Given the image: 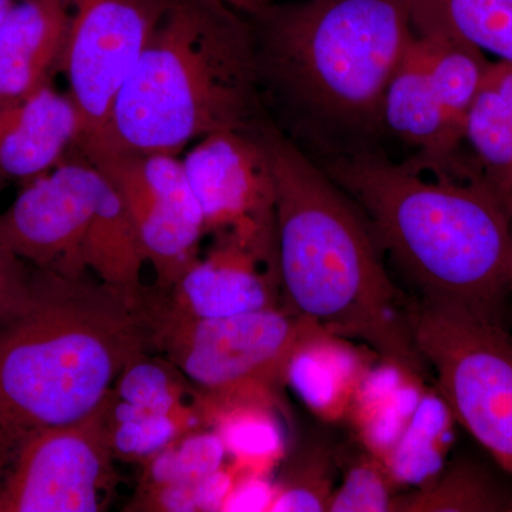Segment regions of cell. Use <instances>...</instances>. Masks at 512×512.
Here are the masks:
<instances>
[{
	"label": "cell",
	"mask_w": 512,
	"mask_h": 512,
	"mask_svg": "<svg viewBox=\"0 0 512 512\" xmlns=\"http://www.w3.org/2000/svg\"><path fill=\"white\" fill-rule=\"evenodd\" d=\"M247 19L212 0H173L121 86L106 134L83 156L174 154L266 119Z\"/></svg>",
	"instance_id": "obj_5"
},
{
	"label": "cell",
	"mask_w": 512,
	"mask_h": 512,
	"mask_svg": "<svg viewBox=\"0 0 512 512\" xmlns=\"http://www.w3.org/2000/svg\"><path fill=\"white\" fill-rule=\"evenodd\" d=\"M106 427L114 458L143 464L187 431L204 426L195 404L177 412H146L114 402L109 393Z\"/></svg>",
	"instance_id": "obj_22"
},
{
	"label": "cell",
	"mask_w": 512,
	"mask_h": 512,
	"mask_svg": "<svg viewBox=\"0 0 512 512\" xmlns=\"http://www.w3.org/2000/svg\"><path fill=\"white\" fill-rule=\"evenodd\" d=\"M332 494L328 458L309 456L293 464L284 480L275 484L269 512L328 511Z\"/></svg>",
	"instance_id": "obj_28"
},
{
	"label": "cell",
	"mask_w": 512,
	"mask_h": 512,
	"mask_svg": "<svg viewBox=\"0 0 512 512\" xmlns=\"http://www.w3.org/2000/svg\"><path fill=\"white\" fill-rule=\"evenodd\" d=\"M13 0H0V29H2L3 22L8 16L9 10L12 9Z\"/></svg>",
	"instance_id": "obj_32"
},
{
	"label": "cell",
	"mask_w": 512,
	"mask_h": 512,
	"mask_svg": "<svg viewBox=\"0 0 512 512\" xmlns=\"http://www.w3.org/2000/svg\"><path fill=\"white\" fill-rule=\"evenodd\" d=\"M151 350L147 316L86 276L37 269L0 328V476L26 441L96 412Z\"/></svg>",
	"instance_id": "obj_3"
},
{
	"label": "cell",
	"mask_w": 512,
	"mask_h": 512,
	"mask_svg": "<svg viewBox=\"0 0 512 512\" xmlns=\"http://www.w3.org/2000/svg\"><path fill=\"white\" fill-rule=\"evenodd\" d=\"M275 495V484L262 476L238 474L222 511H265L269 512Z\"/></svg>",
	"instance_id": "obj_30"
},
{
	"label": "cell",
	"mask_w": 512,
	"mask_h": 512,
	"mask_svg": "<svg viewBox=\"0 0 512 512\" xmlns=\"http://www.w3.org/2000/svg\"><path fill=\"white\" fill-rule=\"evenodd\" d=\"M67 36L59 72L82 114L77 150L106 134L121 86L146 49L173 0H63Z\"/></svg>",
	"instance_id": "obj_8"
},
{
	"label": "cell",
	"mask_w": 512,
	"mask_h": 512,
	"mask_svg": "<svg viewBox=\"0 0 512 512\" xmlns=\"http://www.w3.org/2000/svg\"><path fill=\"white\" fill-rule=\"evenodd\" d=\"M508 296H510V298H512V214H511L510 262H508Z\"/></svg>",
	"instance_id": "obj_33"
},
{
	"label": "cell",
	"mask_w": 512,
	"mask_h": 512,
	"mask_svg": "<svg viewBox=\"0 0 512 512\" xmlns=\"http://www.w3.org/2000/svg\"><path fill=\"white\" fill-rule=\"evenodd\" d=\"M397 511H512V497L484 468L457 461L419 493L400 495Z\"/></svg>",
	"instance_id": "obj_23"
},
{
	"label": "cell",
	"mask_w": 512,
	"mask_h": 512,
	"mask_svg": "<svg viewBox=\"0 0 512 512\" xmlns=\"http://www.w3.org/2000/svg\"><path fill=\"white\" fill-rule=\"evenodd\" d=\"M258 136L274 180L286 308L329 335L365 343L387 365L426 375L413 339V303L387 275L375 234L355 202L268 117Z\"/></svg>",
	"instance_id": "obj_2"
},
{
	"label": "cell",
	"mask_w": 512,
	"mask_h": 512,
	"mask_svg": "<svg viewBox=\"0 0 512 512\" xmlns=\"http://www.w3.org/2000/svg\"><path fill=\"white\" fill-rule=\"evenodd\" d=\"M247 19L268 119L313 163L384 153L387 87L416 30L404 0L275 2Z\"/></svg>",
	"instance_id": "obj_1"
},
{
	"label": "cell",
	"mask_w": 512,
	"mask_h": 512,
	"mask_svg": "<svg viewBox=\"0 0 512 512\" xmlns=\"http://www.w3.org/2000/svg\"><path fill=\"white\" fill-rule=\"evenodd\" d=\"M227 457L217 431L198 427L171 441L141 464L138 488L197 483L225 466Z\"/></svg>",
	"instance_id": "obj_25"
},
{
	"label": "cell",
	"mask_w": 512,
	"mask_h": 512,
	"mask_svg": "<svg viewBox=\"0 0 512 512\" xmlns=\"http://www.w3.org/2000/svg\"><path fill=\"white\" fill-rule=\"evenodd\" d=\"M106 400L70 426L36 434L0 476V512L103 511L116 485Z\"/></svg>",
	"instance_id": "obj_9"
},
{
	"label": "cell",
	"mask_w": 512,
	"mask_h": 512,
	"mask_svg": "<svg viewBox=\"0 0 512 512\" xmlns=\"http://www.w3.org/2000/svg\"><path fill=\"white\" fill-rule=\"evenodd\" d=\"M83 264L101 285L131 308L143 311L148 292L141 282V272L148 264L146 251L127 205L106 177L84 238Z\"/></svg>",
	"instance_id": "obj_18"
},
{
	"label": "cell",
	"mask_w": 512,
	"mask_h": 512,
	"mask_svg": "<svg viewBox=\"0 0 512 512\" xmlns=\"http://www.w3.org/2000/svg\"><path fill=\"white\" fill-rule=\"evenodd\" d=\"M237 478V470L231 463H227L197 483L137 488L136 497L128 505L127 511H222V505Z\"/></svg>",
	"instance_id": "obj_26"
},
{
	"label": "cell",
	"mask_w": 512,
	"mask_h": 512,
	"mask_svg": "<svg viewBox=\"0 0 512 512\" xmlns=\"http://www.w3.org/2000/svg\"><path fill=\"white\" fill-rule=\"evenodd\" d=\"M183 164L205 234L235 239L279 269L274 180L258 128L210 134L195 143Z\"/></svg>",
	"instance_id": "obj_10"
},
{
	"label": "cell",
	"mask_w": 512,
	"mask_h": 512,
	"mask_svg": "<svg viewBox=\"0 0 512 512\" xmlns=\"http://www.w3.org/2000/svg\"><path fill=\"white\" fill-rule=\"evenodd\" d=\"M367 369L340 338L323 335L303 346L289 366L288 383L326 419L350 410Z\"/></svg>",
	"instance_id": "obj_20"
},
{
	"label": "cell",
	"mask_w": 512,
	"mask_h": 512,
	"mask_svg": "<svg viewBox=\"0 0 512 512\" xmlns=\"http://www.w3.org/2000/svg\"><path fill=\"white\" fill-rule=\"evenodd\" d=\"M83 119L70 94L52 83L28 99L0 107V175L23 183L49 173L70 156Z\"/></svg>",
	"instance_id": "obj_15"
},
{
	"label": "cell",
	"mask_w": 512,
	"mask_h": 512,
	"mask_svg": "<svg viewBox=\"0 0 512 512\" xmlns=\"http://www.w3.org/2000/svg\"><path fill=\"white\" fill-rule=\"evenodd\" d=\"M414 379L420 377L387 363L367 372L349 410L370 454L397 483L410 480V460L413 480L421 471L417 460L439 466L451 416L443 399L427 397Z\"/></svg>",
	"instance_id": "obj_13"
},
{
	"label": "cell",
	"mask_w": 512,
	"mask_h": 512,
	"mask_svg": "<svg viewBox=\"0 0 512 512\" xmlns=\"http://www.w3.org/2000/svg\"><path fill=\"white\" fill-rule=\"evenodd\" d=\"M151 350L198 389L239 386L278 389L288 383L296 353L325 330L286 306L220 319L148 320Z\"/></svg>",
	"instance_id": "obj_7"
},
{
	"label": "cell",
	"mask_w": 512,
	"mask_h": 512,
	"mask_svg": "<svg viewBox=\"0 0 512 512\" xmlns=\"http://www.w3.org/2000/svg\"><path fill=\"white\" fill-rule=\"evenodd\" d=\"M417 352L456 419L512 476V333L458 303H413Z\"/></svg>",
	"instance_id": "obj_6"
},
{
	"label": "cell",
	"mask_w": 512,
	"mask_h": 512,
	"mask_svg": "<svg viewBox=\"0 0 512 512\" xmlns=\"http://www.w3.org/2000/svg\"><path fill=\"white\" fill-rule=\"evenodd\" d=\"M275 393L266 386L195 392L202 426L217 431L238 474L268 477L284 457Z\"/></svg>",
	"instance_id": "obj_16"
},
{
	"label": "cell",
	"mask_w": 512,
	"mask_h": 512,
	"mask_svg": "<svg viewBox=\"0 0 512 512\" xmlns=\"http://www.w3.org/2000/svg\"><path fill=\"white\" fill-rule=\"evenodd\" d=\"M66 36L63 0L13 3L0 29V107L28 99L52 83Z\"/></svg>",
	"instance_id": "obj_17"
},
{
	"label": "cell",
	"mask_w": 512,
	"mask_h": 512,
	"mask_svg": "<svg viewBox=\"0 0 512 512\" xmlns=\"http://www.w3.org/2000/svg\"><path fill=\"white\" fill-rule=\"evenodd\" d=\"M86 157L114 185L131 217L157 276L167 289L200 256L204 217L183 160L174 154L100 153Z\"/></svg>",
	"instance_id": "obj_11"
},
{
	"label": "cell",
	"mask_w": 512,
	"mask_h": 512,
	"mask_svg": "<svg viewBox=\"0 0 512 512\" xmlns=\"http://www.w3.org/2000/svg\"><path fill=\"white\" fill-rule=\"evenodd\" d=\"M419 36L441 104L451 126L463 141L468 111L483 87L493 60L488 59L481 50L460 40Z\"/></svg>",
	"instance_id": "obj_21"
},
{
	"label": "cell",
	"mask_w": 512,
	"mask_h": 512,
	"mask_svg": "<svg viewBox=\"0 0 512 512\" xmlns=\"http://www.w3.org/2000/svg\"><path fill=\"white\" fill-rule=\"evenodd\" d=\"M29 284L25 261L0 242V328L28 295Z\"/></svg>",
	"instance_id": "obj_29"
},
{
	"label": "cell",
	"mask_w": 512,
	"mask_h": 512,
	"mask_svg": "<svg viewBox=\"0 0 512 512\" xmlns=\"http://www.w3.org/2000/svg\"><path fill=\"white\" fill-rule=\"evenodd\" d=\"M212 2L220 3L225 8L234 10L239 15H248L255 10L271 5V3L279 2V0H212Z\"/></svg>",
	"instance_id": "obj_31"
},
{
	"label": "cell",
	"mask_w": 512,
	"mask_h": 512,
	"mask_svg": "<svg viewBox=\"0 0 512 512\" xmlns=\"http://www.w3.org/2000/svg\"><path fill=\"white\" fill-rule=\"evenodd\" d=\"M416 33L460 40L512 64V0H404Z\"/></svg>",
	"instance_id": "obj_19"
},
{
	"label": "cell",
	"mask_w": 512,
	"mask_h": 512,
	"mask_svg": "<svg viewBox=\"0 0 512 512\" xmlns=\"http://www.w3.org/2000/svg\"><path fill=\"white\" fill-rule=\"evenodd\" d=\"M397 481L377 458L362 457L350 466L342 487L330 498L328 511H397Z\"/></svg>",
	"instance_id": "obj_27"
},
{
	"label": "cell",
	"mask_w": 512,
	"mask_h": 512,
	"mask_svg": "<svg viewBox=\"0 0 512 512\" xmlns=\"http://www.w3.org/2000/svg\"><path fill=\"white\" fill-rule=\"evenodd\" d=\"M190 380L170 360L148 356V352L131 360L111 389L114 402L150 412H177L195 403Z\"/></svg>",
	"instance_id": "obj_24"
},
{
	"label": "cell",
	"mask_w": 512,
	"mask_h": 512,
	"mask_svg": "<svg viewBox=\"0 0 512 512\" xmlns=\"http://www.w3.org/2000/svg\"><path fill=\"white\" fill-rule=\"evenodd\" d=\"M103 174L72 151L49 173L25 183L0 214V242L37 269L64 276L86 274L83 244Z\"/></svg>",
	"instance_id": "obj_12"
},
{
	"label": "cell",
	"mask_w": 512,
	"mask_h": 512,
	"mask_svg": "<svg viewBox=\"0 0 512 512\" xmlns=\"http://www.w3.org/2000/svg\"><path fill=\"white\" fill-rule=\"evenodd\" d=\"M6 183H8V180H6L3 175H0V192L3 191V188H5Z\"/></svg>",
	"instance_id": "obj_34"
},
{
	"label": "cell",
	"mask_w": 512,
	"mask_h": 512,
	"mask_svg": "<svg viewBox=\"0 0 512 512\" xmlns=\"http://www.w3.org/2000/svg\"><path fill=\"white\" fill-rule=\"evenodd\" d=\"M369 222L377 244L423 298L501 320L508 296L511 217L476 178L437 177L386 153L322 165Z\"/></svg>",
	"instance_id": "obj_4"
},
{
	"label": "cell",
	"mask_w": 512,
	"mask_h": 512,
	"mask_svg": "<svg viewBox=\"0 0 512 512\" xmlns=\"http://www.w3.org/2000/svg\"><path fill=\"white\" fill-rule=\"evenodd\" d=\"M279 288L276 266L221 235L170 288L148 291L143 312L148 320L228 318L279 306Z\"/></svg>",
	"instance_id": "obj_14"
}]
</instances>
